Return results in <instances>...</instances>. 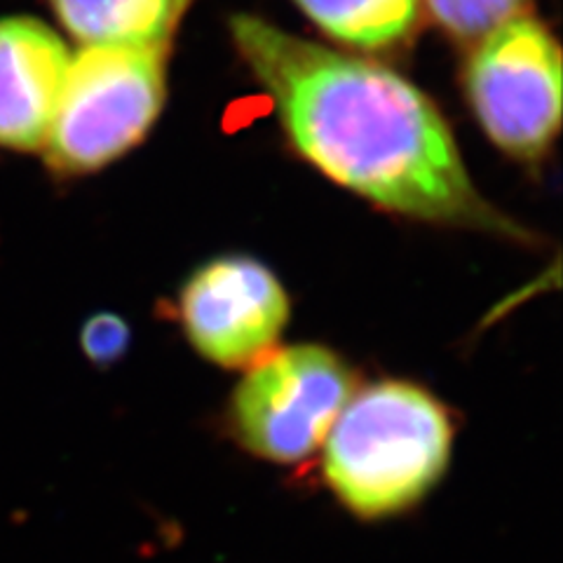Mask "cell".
I'll return each instance as SVG.
<instances>
[{
    "mask_svg": "<svg viewBox=\"0 0 563 563\" xmlns=\"http://www.w3.org/2000/svg\"><path fill=\"white\" fill-rule=\"evenodd\" d=\"M231 35L294 148L331 181L397 214L521 235L482 200L437 106L393 68L252 14Z\"/></svg>",
    "mask_w": 563,
    "mask_h": 563,
    "instance_id": "1",
    "label": "cell"
},
{
    "mask_svg": "<svg viewBox=\"0 0 563 563\" xmlns=\"http://www.w3.org/2000/svg\"><path fill=\"white\" fill-rule=\"evenodd\" d=\"M451 420L430 393L383 380L355 393L327 434L324 477L360 517H385L418 503L451 455Z\"/></svg>",
    "mask_w": 563,
    "mask_h": 563,
    "instance_id": "2",
    "label": "cell"
},
{
    "mask_svg": "<svg viewBox=\"0 0 563 563\" xmlns=\"http://www.w3.org/2000/svg\"><path fill=\"white\" fill-rule=\"evenodd\" d=\"M167 45H85L68 59L45 141L49 167L87 174L144 139L165 101Z\"/></svg>",
    "mask_w": 563,
    "mask_h": 563,
    "instance_id": "3",
    "label": "cell"
},
{
    "mask_svg": "<svg viewBox=\"0 0 563 563\" xmlns=\"http://www.w3.org/2000/svg\"><path fill=\"white\" fill-rule=\"evenodd\" d=\"M465 87L493 144L523 163L550 151L561 122V52L536 16L517 14L482 35Z\"/></svg>",
    "mask_w": 563,
    "mask_h": 563,
    "instance_id": "4",
    "label": "cell"
},
{
    "mask_svg": "<svg viewBox=\"0 0 563 563\" xmlns=\"http://www.w3.org/2000/svg\"><path fill=\"white\" fill-rule=\"evenodd\" d=\"M355 378L322 345L273 350L238 385L231 418L240 442L275 463H296L324 444Z\"/></svg>",
    "mask_w": 563,
    "mask_h": 563,
    "instance_id": "5",
    "label": "cell"
},
{
    "mask_svg": "<svg viewBox=\"0 0 563 563\" xmlns=\"http://www.w3.org/2000/svg\"><path fill=\"white\" fill-rule=\"evenodd\" d=\"M188 341L221 366H252L275 350L289 320L279 279L250 256L209 261L181 291Z\"/></svg>",
    "mask_w": 563,
    "mask_h": 563,
    "instance_id": "6",
    "label": "cell"
},
{
    "mask_svg": "<svg viewBox=\"0 0 563 563\" xmlns=\"http://www.w3.org/2000/svg\"><path fill=\"white\" fill-rule=\"evenodd\" d=\"M59 35L31 16L0 20V148H43L68 68Z\"/></svg>",
    "mask_w": 563,
    "mask_h": 563,
    "instance_id": "7",
    "label": "cell"
},
{
    "mask_svg": "<svg viewBox=\"0 0 563 563\" xmlns=\"http://www.w3.org/2000/svg\"><path fill=\"white\" fill-rule=\"evenodd\" d=\"M190 0H52L85 45H169Z\"/></svg>",
    "mask_w": 563,
    "mask_h": 563,
    "instance_id": "8",
    "label": "cell"
},
{
    "mask_svg": "<svg viewBox=\"0 0 563 563\" xmlns=\"http://www.w3.org/2000/svg\"><path fill=\"white\" fill-rule=\"evenodd\" d=\"M329 38L380 52L404 43L420 16V0H294Z\"/></svg>",
    "mask_w": 563,
    "mask_h": 563,
    "instance_id": "9",
    "label": "cell"
},
{
    "mask_svg": "<svg viewBox=\"0 0 563 563\" xmlns=\"http://www.w3.org/2000/svg\"><path fill=\"white\" fill-rule=\"evenodd\" d=\"M526 0H420L453 38L477 43L482 35L521 14Z\"/></svg>",
    "mask_w": 563,
    "mask_h": 563,
    "instance_id": "10",
    "label": "cell"
},
{
    "mask_svg": "<svg viewBox=\"0 0 563 563\" xmlns=\"http://www.w3.org/2000/svg\"><path fill=\"white\" fill-rule=\"evenodd\" d=\"M132 331L122 317L113 312H99L85 322L80 331L82 352L97 366H111L125 355Z\"/></svg>",
    "mask_w": 563,
    "mask_h": 563,
    "instance_id": "11",
    "label": "cell"
}]
</instances>
